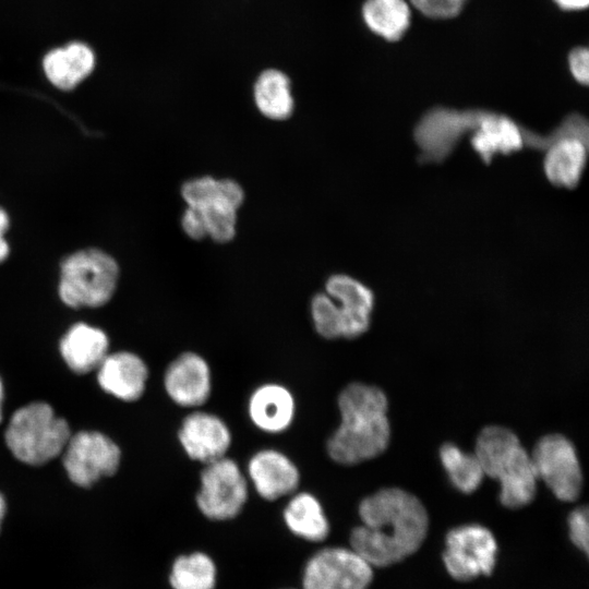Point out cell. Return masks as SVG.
I'll use <instances>...</instances> for the list:
<instances>
[{
	"instance_id": "obj_22",
	"label": "cell",
	"mask_w": 589,
	"mask_h": 589,
	"mask_svg": "<svg viewBox=\"0 0 589 589\" xmlns=\"http://www.w3.org/2000/svg\"><path fill=\"white\" fill-rule=\"evenodd\" d=\"M289 496L283 512L287 528L306 541L320 542L326 539L329 522L320 500L305 491H296Z\"/></svg>"
},
{
	"instance_id": "obj_19",
	"label": "cell",
	"mask_w": 589,
	"mask_h": 589,
	"mask_svg": "<svg viewBox=\"0 0 589 589\" xmlns=\"http://www.w3.org/2000/svg\"><path fill=\"white\" fill-rule=\"evenodd\" d=\"M99 386L123 401H135L145 392L148 369L141 357L129 351L107 354L97 368Z\"/></svg>"
},
{
	"instance_id": "obj_33",
	"label": "cell",
	"mask_w": 589,
	"mask_h": 589,
	"mask_svg": "<svg viewBox=\"0 0 589 589\" xmlns=\"http://www.w3.org/2000/svg\"><path fill=\"white\" fill-rule=\"evenodd\" d=\"M568 63L576 81L587 85L589 81V51L586 47H577L569 52Z\"/></svg>"
},
{
	"instance_id": "obj_24",
	"label": "cell",
	"mask_w": 589,
	"mask_h": 589,
	"mask_svg": "<svg viewBox=\"0 0 589 589\" xmlns=\"http://www.w3.org/2000/svg\"><path fill=\"white\" fill-rule=\"evenodd\" d=\"M254 99L259 110L269 119L284 120L293 109L289 80L278 70H267L259 76Z\"/></svg>"
},
{
	"instance_id": "obj_13",
	"label": "cell",
	"mask_w": 589,
	"mask_h": 589,
	"mask_svg": "<svg viewBox=\"0 0 589 589\" xmlns=\"http://www.w3.org/2000/svg\"><path fill=\"white\" fill-rule=\"evenodd\" d=\"M555 133L556 130L548 135H540L522 128L505 115L484 110L471 131L470 143L481 160L489 164L496 154L507 155L528 147L545 149Z\"/></svg>"
},
{
	"instance_id": "obj_18",
	"label": "cell",
	"mask_w": 589,
	"mask_h": 589,
	"mask_svg": "<svg viewBox=\"0 0 589 589\" xmlns=\"http://www.w3.org/2000/svg\"><path fill=\"white\" fill-rule=\"evenodd\" d=\"M296 399L291 390L279 383L257 386L248 399V416L252 424L267 434L288 430L296 416Z\"/></svg>"
},
{
	"instance_id": "obj_14",
	"label": "cell",
	"mask_w": 589,
	"mask_h": 589,
	"mask_svg": "<svg viewBox=\"0 0 589 589\" xmlns=\"http://www.w3.org/2000/svg\"><path fill=\"white\" fill-rule=\"evenodd\" d=\"M178 440L190 459L205 465L227 456L232 444V433L219 416L193 409L181 421Z\"/></svg>"
},
{
	"instance_id": "obj_34",
	"label": "cell",
	"mask_w": 589,
	"mask_h": 589,
	"mask_svg": "<svg viewBox=\"0 0 589 589\" xmlns=\"http://www.w3.org/2000/svg\"><path fill=\"white\" fill-rule=\"evenodd\" d=\"M244 200V192L240 184L231 179L218 180L215 201H220L238 209Z\"/></svg>"
},
{
	"instance_id": "obj_1",
	"label": "cell",
	"mask_w": 589,
	"mask_h": 589,
	"mask_svg": "<svg viewBox=\"0 0 589 589\" xmlns=\"http://www.w3.org/2000/svg\"><path fill=\"white\" fill-rule=\"evenodd\" d=\"M358 513L362 525L350 534L351 550L372 567L388 566L414 553L428 532L423 504L398 488L364 497Z\"/></svg>"
},
{
	"instance_id": "obj_28",
	"label": "cell",
	"mask_w": 589,
	"mask_h": 589,
	"mask_svg": "<svg viewBox=\"0 0 589 589\" xmlns=\"http://www.w3.org/2000/svg\"><path fill=\"white\" fill-rule=\"evenodd\" d=\"M206 232L214 241L225 243L236 235L237 209L214 201L202 209Z\"/></svg>"
},
{
	"instance_id": "obj_15",
	"label": "cell",
	"mask_w": 589,
	"mask_h": 589,
	"mask_svg": "<svg viewBox=\"0 0 589 589\" xmlns=\"http://www.w3.org/2000/svg\"><path fill=\"white\" fill-rule=\"evenodd\" d=\"M168 397L178 406L197 409L212 394V371L207 360L194 351L176 357L164 374Z\"/></svg>"
},
{
	"instance_id": "obj_16",
	"label": "cell",
	"mask_w": 589,
	"mask_h": 589,
	"mask_svg": "<svg viewBox=\"0 0 589 589\" xmlns=\"http://www.w3.org/2000/svg\"><path fill=\"white\" fill-rule=\"evenodd\" d=\"M249 484L266 501H276L298 491L300 471L294 461L275 448L255 452L247 464Z\"/></svg>"
},
{
	"instance_id": "obj_20",
	"label": "cell",
	"mask_w": 589,
	"mask_h": 589,
	"mask_svg": "<svg viewBox=\"0 0 589 589\" xmlns=\"http://www.w3.org/2000/svg\"><path fill=\"white\" fill-rule=\"evenodd\" d=\"M108 337L101 329L77 323L62 337L60 353L73 372L85 374L99 366L108 354Z\"/></svg>"
},
{
	"instance_id": "obj_32",
	"label": "cell",
	"mask_w": 589,
	"mask_h": 589,
	"mask_svg": "<svg viewBox=\"0 0 589 589\" xmlns=\"http://www.w3.org/2000/svg\"><path fill=\"white\" fill-rule=\"evenodd\" d=\"M184 232L192 239L200 240L207 236L202 209L188 206L181 219Z\"/></svg>"
},
{
	"instance_id": "obj_6",
	"label": "cell",
	"mask_w": 589,
	"mask_h": 589,
	"mask_svg": "<svg viewBox=\"0 0 589 589\" xmlns=\"http://www.w3.org/2000/svg\"><path fill=\"white\" fill-rule=\"evenodd\" d=\"M248 496L249 481L236 460L225 456L204 465L195 501L206 518L224 521L237 517Z\"/></svg>"
},
{
	"instance_id": "obj_26",
	"label": "cell",
	"mask_w": 589,
	"mask_h": 589,
	"mask_svg": "<svg viewBox=\"0 0 589 589\" xmlns=\"http://www.w3.org/2000/svg\"><path fill=\"white\" fill-rule=\"evenodd\" d=\"M216 567L204 553L179 556L171 568L170 585L173 589H214Z\"/></svg>"
},
{
	"instance_id": "obj_36",
	"label": "cell",
	"mask_w": 589,
	"mask_h": 589,
	"mask_svg": "<svg viewBox=\"0 0 589 589\" xmlns=\"http://www.w3.org/2000/svg\"><path fill=\"white\" fill-rule=\"evenodd\" d=\"M564 10H581L588 7L589 0H554Z\"/></svg>"
},
{
	"instance_id": "obj_35",
	"label": "cell",
	"mask_w": 589,
	"mask_h": 589,
	"mask_svg": "<svg viewBox=\"0 0 589 589\" xmlns=\"http://www.w3.org/2000/svg\"><path fill=\"white\" fill-rule=\"evenodd\" d=\"M9 228V216L3 208L0 207V263L3 262L10 252L9 244L4 238V233Z\"/></svg>"
},
{
	"instance_id": "obj_2",
	"label": "cell",
	"mask_w": 589,
	"mask_h": 589,
	"mask_svg": "<svg viewBox=\"0 0 589 589\" xmlns=\"http://www.w3.org/2000/svg\"><path fill=\"white\" fill-rule=\"evenodd\" d=\"M340 423L326 443L329 458L353 466L381 455L388 446L387 398L373 385L353 382L338 395Z\"/></svg>"
},
{
	"instance_id": "obj_9",
	"label": "cell",
	"mask_w": 589,
	"mask_h": 589,
	"mask_svg": "<svg viewBox=\"0 0 589 589\" xmlns=\"http://www.w3.org/2000/svg\"><path fill=\"white\" fill-rule=\"evenodd\" d=\"M538 479L561 501H575L582 488V472L572 442L561 434L541 437L530 454Z\"/></svg>"
},
{
	"instance_id": "obj_10",
	"label": "cell",
	"mask_w": 589,
	"mask_h": 589,
	"mask_svg": "<svg viewBox=\"0 0 589 589\" xmlns=\"http://www.w3.org/2000/svg\"><path fill=\"white\" fill-rule=\"evenodd\" d=\"M496 553L497 544L489 529L464 525L447 533L443 561L453 578L466 581L491 574Z\"/></svg>"
},
{
	"instance_id": "obj_31",
	"label": "cell",
	"mask_w": 589,
	"mask_h": 589,
	"mask_svg": "<svg viewBox=\"0 0 589 589\" xmlns=\"http://www.w3.org/2000/svg\"><path fill=\"white\" fill-rule=\"evenodd\" d=\"M569 537L572 542L581 551L588 552V509L579 507L573 510L568 517Z\"/></svg>"
},
{
	"instance_id": "obj_29",
	"label": "cell",
	"mask_w": 589,
	"mask_h": 589,
	"mask_svg": "<svg viewBox=\"0 0 589 589\" xmlns=\"http://www.w3.org/2000/svg\"><path fill=\"white\" fill-rule=\"evenodd\" d=\"M218 180L212 177L194 178L181 188V194L188 206L203 209L216 200Z\"/></svg>"
},
{
	"instance_id": "obj_11",
	"label": "cell",
	"mask_w": 589,
	"mask_h": 589,
	"mask_svg": "<svg viewBox=\"0 0 589 589\" xmlns=\"http://www.w3.org/2000/svg\"><path fill=\"white\" fill-rule=\"evenodd\" d=\"M62 453L70 480L83 488L91 486L101 477L112 476L121 458L119 446L97 431L71 435Z\"/></svg>"
},
{
	"instance_id": "obj_5",
	"label": "cell",
	"mask_w": 589,
	"mask_h": 589,
	"mask_svg": "<svg viewBox=\"0 0 589 589\" xmlns=\"http://www.w3.org/2000/svg\"><path fill=\"white\" fill-rule=\"evenodd\" d=\"M119 267L115 259L98 249L69 255L61 264L59 296L71 308H97L115 293Z\"/></svg>"
},
{
	"instance_id": "obj_38",
	"label": "cell",
	"mask_w": 589,
	"mask_h": 589,
	"mask_svg": "<svg viewBox=\"0 0 589 589\" xmlns=\"http://www.w3.org/2000/svg\"><path fill=\"white\" fill-rule=\"evenodd\" d=\"M2 400H3V385H2V381L0 378V422L2 420V413H1Z\"/></svg>"
},
{
	"instance_id": "obj_25",
	"label": "cell",
	"mask_w": 589,
	"mask_h": 589,
	"mask_svg": "<svg viewBox=\"0 0 589 589\" xmlns=\"http://www.w3.org/2000/svg\"><path fill=\"white\" fill-rule=\"evenodd\" d=\"M440 458L452 484L462 493L476 491L484 473L476 454L462 452L453 443L443 444Z\"/></svg>"
},
{
	"instance_id": "obj_37",
	"label": "cell",
	"mask_w": 589,
	"mask_h": 589,
	"mask_svg": "<svg viewBox=\"0 0 589 589\" xmlns=\"http://www.w3.org/2000/svg\"><path fill=\"white\" fill-rule=\"evenodd\" d=\"M5 509H7V506H5L4 497H3V495L0 493V529H1L2 520H3L4 515H5Z\"/></svg>"
},
{
	"instance_id": "obj_3",
	"label": "cell",
	"mask_w": 589,
	"mask_h": 589,
	"mask_svg": "<svg viewBox=\"0 0 589 589\" xmlns=\"http://www.w3.org/2000/svg\"><path fill=\"white\" fill-rule=\"evenodd\" d=\"M474 454L483 473L500 482L505 507L520 508L534 498L538 478L532 459L513 431L485 426L477 437Z\"/></svg>"
},
{
	"instance_id": "obj_27",
	"label": "cell",
	"mask_w": 589,
	"mask_h": 589,
	"mask_svg": "<svg viewBox=\"0 0 589 589\" xmlns=\"http://www.w3.org/2000/svg\"><path fill=\"white\" fill-rule=\"evenodd\" d=\"M311 317L316 333L325 339L341 338V314L337 302L326 292L311 300Z\"/></svg>"
},
{
	"instance_id": "obj_30",
	"label": "cell",
	"mask_w": 589,
	"mask_h": 589,
	"mask_svg": "<svg viewBox=\"0 0 589 589\" xmlns=\"http://www.w3.org/2000/svg\"><path fill=\"white\" fill-rule=\"evenodd\" d=\"M422 14L432 19H450L462 9L465 0H410Z\"/></svg>"
},
{
	"instance_id": "obj_21",
	"label": "cell",
	"mask_w": 589,
	"mask_h": 589,
	"mask_svg": "<svg viewBox=\"0 0 589 589\" xmlns=\"http://www.w3.org/2000/svg\"><path fill=\"white\" fill-rule=\"evenodd\" d=\"M95 64L92 49L82 43H72L49 51L43 61L47 79L60 89H72L91 74Z\"/></svg>"
},
{
	"instance_id": "obj_23",
	"label": "cell",
	"mask_w": 589,
	"mask_h": 589,
	"mask_svg": "<svg viewBox=\"0 0 589 589\" xmlns=\"http://www.w3.org/2000/svg\"><path fill=\"white\" fill-rule=\"evenodd\" d=\"M362 15L372 32L390 41L402 37L410 24V9L405 0H366Z\"/></svg>"
},
{
	"instance_id": "obj_17",
	"label": "cell",
	"mask_w": 589,
	"mask_h": 589,
	"mask_svg": "<svg viewBox=\"0 0 589 589\" xmlns=\"http://www.w3.org/2000/svg\"><path fill=\"white\" fill-rule=\"evenodd\" d=\"M326 293L339 305L341 313V338H356L364 334L371 323L374 305L372 290L361 281L344 274L330 276Z\"/></svg>"
},
{
	"instance_id": "obj_8",
	"label": "cell",
	"mask_w": 589,
	"mask_h": 589,
	"mask_svg": "<svg viewBox=\"0 0 589 589\" xmlns=\"http://www.w3.org/2000/svg\"><path fill=\"white\" fill-rule=\"evenodd\" d=\"M484 110H456L435 107L425 112L414 128V141L421 163H441L460 139L478 124Z\"/></svg>"
},
{
	"instance_id": "obj_12",
	"label": "cell",
	"mask_w": 589,
	"mask_h": 589,
	"mask_svg": "<svg viewBox=\"0 0 589 589\" xmlns=\"http://www.w3.org/2000/svg\"><path fill=\"white\" fill-rule=\"evenodd\" d=\"M372 566L351 549L326 548L315 553L303 570V589H366Z\"/></svg>"
},
{
	"instance_id": "obj_7",
	"label": "cell",
	"mask_w": 589,
	"mask_h": 589,
	"mask_svg": "<svg viewBox=\"0 0 589 589\" xmlns=\"http://www.w3.org/2000/svg\"><path fill=\"white\" fill-rule=\"evenodd\" d=\"M546 146L543 170L553 185L573 189L582 176L588 155V122L578 113L567 116Z\"/></svg>"
},
{
	"instance_id": "obj_4",
	"label": "cell",
	"mask_w": 589,
	"mask_h": 589,
	"mask_svg": "<svg viewBox=\"0 0 589 589\" xmlns=\"http://www.w3.org/2000/svg\"><path fill=\"white\" fill-rule=\"evenodd\" d=\"M70 436L68 422L41 401L17 409L4 434L13 456L32 466L44 465L60 455Z\"/></svg>"
}]
</instances>
